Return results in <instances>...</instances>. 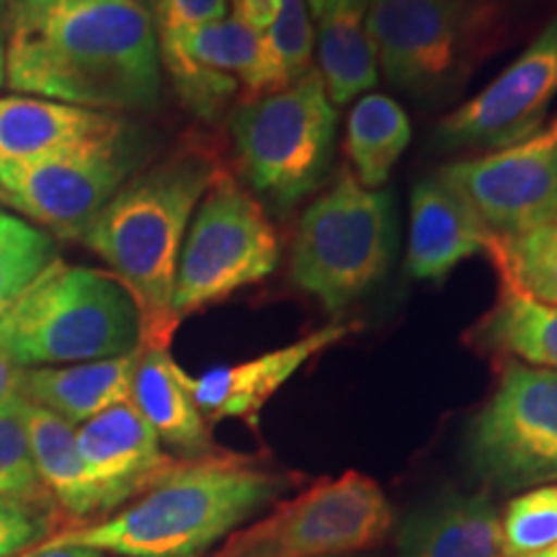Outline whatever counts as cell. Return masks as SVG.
Returning a JSON list of instances; mask_svg holds the SVG:
<instances>
[{
	"instance_id": "cell-39",
	"label": "cell",
	"mask_w": 557,
	"mask_h": 557,
	"mask_svg": "<svg viewBox=\"0 0 557 557\" xmlns=\"http://www.w3.org/2000/svg\"><path fill=\"white\" fill-rule=\"evenodd\" d=\"M0 201H5V197H3V191H0Z\"/></svg>"
},
{
	"instance_id": "cell-13",
	"label": "cell",
	"mask_w": 557,
	"mask_h": 557,
	"mask_svg": "<svg viewBox=\"0 0 557 557\" xmlns=\"http://www.w3.org/2000/svg\"><path fill=\"white\" fill-rule=\"evenodd\" d=\"M555 99L557 13L496 81L444 116L434 145L449 152L506 148L534 135L547 122Z\"/></svg>"
},
{
	"instance_id": "cell-29",
	"label": "cell",
	"mask_w": 557,
	"mask_h": 557,
	"mask_svg": "<svg viewBox=\"0 0 557 557\" xmlns=\"http://www.w3.org/2000/svg\"><path fill=\"white\" fill-rule=\"evenodd\" d=\"M263 41L284 88L305 78L312 70V52H315V32L310 24L308 3L282 0L274 26L263 34Z\"/></svg>"
},
{
	"instance_id": "cell-10",
	"label": "cell",
	"mask_w": 557,
	"mask_h": 557,
	"mask_svg": "<svg viewBox=\"0 0 557 557\" xmlns=\"http://www.w3.org/2000/svg\"><path fill=\"white\" fill-rule=\"evenodd\" d=\"M148 152L143 129L120 127L0 178L9 205L60 238L81 240L83 230L135 176Z\"/></svg>"
},
{
	"instance_id": "cell-8",
	"label": "cell",
	"mask_w": 557,
	"mask_h": 557,
	"mask_svg": "<svg viewBox=\"0 0 557 557\" xmlns=\"http://www.w3.org/2000/svg\"><path fill=\"white\" fill-rule=\"evenodd\" d=\"M278 256L267 209L222 171L199 201L181 248L173 312L181 320L225 302L274 274Z\"/></svg>"
},
{
	"instance_id": "cell-22",
	"label": "cell",
	"mask_w": 557,
	"mask_h": 557,
	"mask_svg": "<svg viewBox=\"0 0 557 557\" xmlns=\"http://www.w3.org/2000/svg\"><path fill=\"white\" fill-rule=\"evenodd\" d=\"M26 431H29L32 462L41 491L58 506L65 529L94 524V519L99 517L103 519L99 493L81 459L73 423L29 403Z\"/></svg>"
},
{
	"instance_id": "cell-23",
	"label": "cell",
	"mask_w": 557,
	"mask_h": 557,
	"mask_svg": "<svg viewBox=\"0 0 557 557\" xmlns=\"http://www.w3.org/2000/svg\"><path fill=\"white\" fill-rule=\"evenodd\" d=\"M498 282L496 305L475 329L480 348L557 372V308L529 297L506 276Z\"/></svg>"
},
{
	"instance_id": "cell-3",
	"label": "cell",
	"mask_w": 557,
	"mask_h": 557,
	"mask_svg": "<svg viewBox=\"0 0 557 557\" xmlns=\"http://www.w3.org/2000/svg\"><path fill=\"white\" fill-rule=\"evenodd\" d=\"M289 485V475L225 451L178 459L111 517L62 529L39 547H86L107 557H201Z\"/></svg>"
},
{
	"instance_id": "cell-32",
	"label": "cell",
	"mask_w": 557,
	"mask_h": 557,
	"mask_svg": "<svg viewBox=\"0 0 557 557\" xmlns=\"http://www.w3.org/2000/svg\"><path fill=\"white\" fill-rule=\"evenodd\" d=\"M150 9L156 18L158 39L230 16L227 0H152Z\"/></svg>"
},
{
	"instance_id": "cell-5",
	"label": "cell",
	"mask_w": 557,
	"mask_h": 557,
	"mask_svg": "<svg viewBox=\"0 0 557 557\" xmlns=\"http://www.w3.org/2000/svg\"><path fill=\"white\" fill-rule=\"evenodd\" d=\"M139 348L135 299L114 274L54 259L0 315V354L18 367H65Z\"/></svg>"
},
{
	"instance_id": "cell-40",
	"label": "cell",
	"mask_w": 557,
	"mask_h": 557,
	"mask_svg": "<svg viewBox=\"0 0 557 557\" xmlns=\"http://www.w3.org/2000/svg\"><path fill=\"white\" fill-rule=\"evenodd\" d=\"M346 557H351V555H346Z\"/></svg>"
},
{
	"instance_id": "cell-19",
	"label": "cell",
	"mask_w": 557,
	"mask_h": 557,
	"mask_svg": "<svg viewBox=\"0 0 557 557\" xmlns=\"http://www.w3.org/2000/svg\"><path fill=\"white\" fill-rule=\"evenodd\" d=\"M160 41V65H194L240 83V99L253 101L284 90L263 34L225 16Z\"/></svg>"
},
{
	"instance_id": "cell-37",
	"label": "cell",
	"mask_w": 557,
	"mask_h": 557,
	"mask_svg": "<svg viewBox=\"0 0 557 557\" xmlns=\"http://www.w3.org/2000/svg\"><path fill=\"white\" fill-rule=\"evenodd\" d=\"M11 0H0V86L5 83V13Z\"/></svg>"
},
{
	"instance_id": "cell-1",
	"label": "cell",
	"mask_w": 557,
	"mask_h": 557,
	"mask_svg": "<svg viewBox=\"0 0 557 557\" xmlns=\"http://www.w3.org/2000/svg\"><path fill=\"white\" fill-rule=\"evenodd\" d=\"M160 41L148 0H11L5 83L94 111H145L160 101Z\"/></svg>"
},
{
	"instance_id": "cell-15",
	"label": "cell",
	"mask_w": 557,
	"mask_h": 557,
	"mask_svg": "<svg viewBox=\"0 0 557 557\" xmlns=\"http://www.w3.org/2000/svg\"><path fill=\"white\" fill-rule=\"evenodd\" d=\"M354 331H359V325L331 323L325 329L308 333L305 338H297L295 344L274 348L256 359L207 369L199 377L186 374V385L209 423L235 418L248 429L259 431L261 410L278 389L287 385L310 359L346 341Z\"/></svg>"
},
{
	"instance_id": "cell-26",
	"label": "cell",
	"mask_w": 557,
	"mask_h": 557,
	"mask_svg": "<svg viewBox=\"0 0 557 557\" xmlns=\"http://www.w3.org/2000/svg\"><path fill=\"white\" fill-rule=\"evenodd\" d=\"M487 259L529 297L557 308V222L493 238Z\"/></svg>"
},
{
	"instance_id": "cell-20",
	"label": "cell",
	"mask_w": 557,
	"mask_h": 557,
	"mask_svg": "<svg viewBox=\"0 0 557 557\" xmlns=\"http://www.w3.org/2000/svg\"><path fill=\"white\" fill-rule=\"evenodd\" d=\"M137 357L139 348L124 357L86 364L26 369L21 395L34 406L65 418L73 426H81L103 410L132 400Z\"/></svg>"
},
{
	"instance_id": "cell-24",
	"label": "cell",
	"mask_w": 557,
	"mask_h": 557,
	"mask_svg": "<svg viewBox=\"0 0 557 557\" xmlns=\"http://www.w3.org/2000/svg\"><path fill=\"white\" fill-rule=\"evenodd\" d=\"M315 58V70L333 107H344L377 86L380 65L367 32V3L318 18Z\"/></svg>"
},
{
	"instance_id": "cell-17",
	"label": "cell",
	"mask_w": 557,
	"mask_h": 557,
	"mask_svg": "<svg viewBox=\"0 0 557 557\" xmlns=\"http://www.w3.org/2000/svg\"><path fill=\"white\" fill-rule=\"evenodd\" d=\"M122 114L9 96L0 99V178L120 127Z\"/></svg>"
},
{
	"instance_id": "cell-31",
	"label": "cell",
	"mask_w": 557,
	"mask_h": 557,
	"mask_svg": "<svg viewBox=\"0 0 557 557\" xmlns=\"http://www.w3.org/2000/svg\"><path fill=\"white\" fill-rule=\"evenodd\" d=\"M60 511L50 496H3L0 493V557L37 549L60 532ZM65 529V521H62Z\"/></svg>"
},
{
	"instance_id": "cell-27",
	"label": "cell",
	"mask_w": 557,
	"mask_h": 557,
	"mask_svg": "<svg viewBox=\"0 0 557 557\" xmlns=\"http://www.w3.org/2000/svg\"><path fill=\"white\" fill-rule=\"evenodd\" d=\"M54 259V243L45 230L0 212V315Z\"/></svg>"
},
{
	"instance_id": "cell-34",
	"label": "cell",
	"mask_w": 557,
	"mask_h": 557,
	"mask_svg": "<svg viewBox=\"0 0 557 557\" xmlns=\"http://www.w3.org/2000/svg\"><path fill=\"white\" fill-rule=\"evenodd\" d=\"M24 367L11 361L5 354H0V406L9 403L11 398L21 395V385H24Z\"/></svg>"
},
{
	"instance_id": "cell-7",
	"label": "cell",
	"mask_w": 557,
	"mask_h": 557,
	"mask_svg": "<svg viewBox=\"0 0 557 557\" xmlns=\"http://www.w3.org/2000/svg\"><path fill=\"white\" fill-rule=\"evenodd\" d=\"M336 127L338 111L315 67L289 88L243 101L230 120L243 176L278 212L323 186Z\"/></svg>"
},
{
	"instance_id": "cell-11",
	"label": "cell",
	"mask_w": 557,
	"mask_h": 557,
	"mask_svg": "<svg viewBox=\"0 0 557 557\" xmlns=\"http://www.w3.org/2000/svg\"><path fill=\"white\" fill-rule=\"evenodd\" d=\"M472 470L504 491L557 478V372L506 361L468 431Z\"/></svg>"
},
{
	"instance_id": "cell-38",
	"label": "cell",
	"mask_w": 557,
	"mask_h": 557,
	"mask_svg": "<svg viewBox=\"0 0 557 557\" xmlns=\"http://www.w3.org/2000/svg\"><path fill=\"white\" fill-rule=\"evenodd\" d=\"M537 557H557V545H555V547H549L547 553H542V555H537Z\"/></svg>"
},
{
	"instance_id": "cell-18",
	"label": "cell",
	"mask_w": 557,
	"mask_h": 557,
	"mask_svg": "<svg viewBox=\"0 0 557 557\" xmlns=\"http://www.w3.org/2000/svg\"><path fill=\"white\" fill-rule=\"evenodd\" d=\"M132 406L150 423L160 444L181 459H205L220 455L209 421L194 403L186 372L169 348H143L132 377Z\"/></svg>"
},
{
	"instance_id": "cell-33",
	"label": "cell",
	"mask_w": 557,
	"mask_h": 557,
	"mask_svg": "<svg viewBox=\"0 0 557 557\" xmlns=\"http://www.w3.org/2000/svg\"><path fill=\"white\" fill-rule=\"evenodd\" d=\"M278 5H282V0H233L230 16L238 18L256 34H267L278 16Z\"/></svg>"
},
{
	"instance_id": "cell-25",
	"label": "cell",
	"mask_w": 557,
	"mask_h": 557,
	"mask_svg": "<svg viewBox=\"0 0 557 557\" xmlns=\"http://www.w3.org/2000/svg\"><path fill=\"white\" fill-rule=\"evenodd\" d=\"M413 137L406 109L382 94H367L348 114L346 156L364 189H382Z\"/></svg>"
},
{
	"instance_id": "cell-16",
	"label": "cell",
	"mask_w": 557,
	"mask_h": 557,
	"mask_svg": "<svg viewBox=\"0 0 557 557\" xmlns=\"http://www.w3.org/2000/svg\"><path fill=\"white\" fill-rule=\"evenodd\" d=\"M493 238L483 218L447 181L431 176L413 186L406 271L418 282H444L462 261L487 253Z\"/></svg>"
},
{
	"instance_id": "cell-21",
	"label": "cell",
	"mask_w": 557,
	"mask_h": 557,
	"mask_svg": "<svg viewBox=\"0 0 557 557\" xmlns=\"http://www.w3.org/2000/svg\"><path fill=\"white\" fill-rule=\"evenodd\" d=\"M398 557H504L500 513L487 496H447L403 524Z\"/></svg>"
},
{
	"instance_id": "cell-28",
	"label": "cell",
	"mask_w": 557,
	"mask_h": 557,
	"mask_svg": "<svg viewBox=\"0 0 557 557\" xmlns=\"http://www.w3.org/2000/svg\"><path fill=\"white\" fill-rule=\"evenodd\" d=\"M504 557H537L557 545V485H537L508 500L500 517Z\"/></svg>"
},
{
	"instance_id": "cell-9",
	"label": "cell",
	"mask_w": 557,
	"mask_h": 557,
	"mask_svg": "<svg viewBox=\"0 0 557 557\" xmlns=\"http://www.w3.org/2000/svg\"><path fill=\"white\" fill-rule=\"evenodd\" d=\"M393 506L372 478L348 470L282 500L269 517L235 529L209 557H346L377 547Z\"/></svg>"
},
{
	"instance_id": "cell-30",
	"label": "cell",
	"mask_w": 557,
	"mask_h": 557,
	"mask_svg": "<svg viewBox=\"0 0 557 557\" xmlns=\"http://www.w3.org/2000/svg\"><path fill=\"white\" fill-rule=\"evenodd\" d=\"M26 410L29 400L24 395H16L0 406V493L3 496H47L32 462Z\"/></svg>"
},
{
	"instance_id": "cell-14",
	"label": "cell",
	"mask_w": 557,
	"mask_h": 557,
	"mask_svg": "<svg viewBox=\"0 0 557 557\" xmlns=\"http://www.w3.org/2000/svg\"><path fill=\"white\" fill-rule=\"evenodd\" d=\"M75 436L90 483L99 493L103 519L148 491L178 462L165 455L158 434L132 400L81 423Z\"/></svg>"
},
{
	"instance_id": "cell-4",
	"label": "cell",
	"mask_w": 557,
	"mask_h": 557,
	"mask_svg": "<svg viewBox=\"0 0 557 557\" xmlns=\"http://www.w3.org/2000/svg\"><path fill=\"white\" fill-rule=\"evenodd\" d=\"M519 0H367V32L393 88L413 101L457 96L511 41Z\"/></svg>"
},
{
	"instance_id": "cell-12",
	"label": "cell",
	"mask_w": 557,
	"mask_h": 557,
	"mask_svg": "<svg viewBox=\"0 0 557 557\" xmlns=\"http://www.w3.org/2000/svg\"><path fill=\"white\" fill-rule=\"evenodd\" d=\"M496 238L557 222V116L519 143L455 160L436 173Z\"/></svg>"
},
{
	"instance_id": "cell-2",
	"label": "cell",
	"mask_w": 557,
	"mask_h": 557,
	"mask_svg": "<svg viewBox=\"0 0 557 557\" xmlns=\"http://www.w3.org/2000/svg\"><path fill=\"white\" fill-rule=\"evenodd\" d=\"M222 173L218 156L201 143H184L169 158L137 171L83 230L94 250L135 299L139 346L169 348L178 329L173 287L191 218Z\"/></svg>"
},
{
	"instance_id": "cell-36",
	"label": "cell",
	"mask_w": 557,
	"mask_h": 557,
	"mask_svg": "<svg viewBox=\"0 0 557 557\" xmlns=\"http://www.w3.org/2000/svg\"><path fill=\"white\" fill-rule=\"evenodd\" d=\"M305 3H308L310 16H315V21H318L320 16H325V13L351 9V5H361V3H367V0H305Z\"/></svg>"
},
{
	"instance_id": "cell-6",
	"label": "cell",
	"mask_w": 557,
	"mask_h": 557,
	"mask_svg": "<svg viewBox=\"0 0 557 557\" xmlns=\"http://www.w3.org/2000/svg\"><path fill=\"white\" fill-rule=\"evenodd\" d=\"M398 250L393 194L364 189L341 165L338 178L299 218L292 248V282L329 312L377 287Z\"/></svg>"
},
{
	"instance_id": "cell-35",
	"label": "cell",
	"mask_w": 557,
	"mask_h": 557,
	"mask_svg": "<svg viewBox=\"0 0 557 557\" xmlns=\"http://www.w3.org/2000/svg\"><path fill=\"white\" fill-rule=\"evenodd\" d=\"M24 557H107L86 547H37Z\"/></svg>"
}]
</instances>
